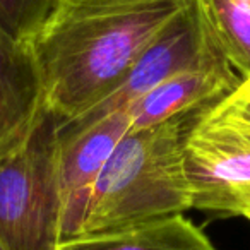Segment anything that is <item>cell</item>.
I'll list each match as a JSON object with an SVG mask.
<instances>
[{"label":"cell","instance_id":"cell-1","mask_svg":"<svg viewBox=\"0 0 250 250\" xmlns=\"http://www.w3.org/2000/svg\"><path fill=\"white\" fill-rule=\"evenodd\" d=\"M188 0H65L31 43L43 103L63 124L106 100Z\"/></svg>","mask_w":250,"mask_h":250},{"label":"cell","instance_id":"cell-2","mask_svg":"<svg viewBox=\"0 0 250 250\" xmlns=\"http://www.w3.org/2000/svg\"><path fill=\"white\" fill-rule=\"evenodd\" d=\"M201 111L143 129L130 127L94 185L77 236L132 229L192 209L184 144Z\"/></svg>","mask_w":250,"mask_h":250},{"label":"cell","instance_id":"cell-3","mask_svg":"<svg viewBox=\"0 0 250 250\" xmlns=\"http://www.w3.org/2000/svg\"><path fill=\"white\" fill-rule=\"evenodd\" d=\"M62 118L45 103L29 127L0 151V240L5 250H59Z\"/></svg>","mask_w":250,"mask_h":250},{"label":"cell","instance_id":"cell-4","mask_svg":"<svg viewBox=\"0 0 250 250\" xmlns=\"http://www.w3.org/2000/svg\"><path fill=\"white\" fill-rule=\"evenodd\" d=\"M225 98L204 108L185 136L192 209L250 221V130Z\"/></svg>","mask_w":250,"mask_h":250},{"label":"cell","instance_id":"cell-5","mask_svg":"<svg viewBox=\"0 0 250 250\" xmlns=\"http://www.w3.org/2000/svg\"><path fill=\"white\" fill-rule=\"evenodd\" d=\"M226 57L219 46L201 0H188L180 14L147 46L127 79L100 104L60 127V134H74L118 110H129L137 100L161 83L185 70Z\"/></svg>","mask_w":250,"mask_h":250},{"label":"cell","instance_id":"cell-6","mask_svg":"<svg viewBox=\"0 0 250 250\" xmlns=\"http://www.w3.org/2000/svg\"><path fill=\"white\" fill-rule=\"evenodd\" d=\"M132 127L129 110H118L74 134H60L63 240L79 235L91 194L106 161Z\"/></svg>","mask_w":250,"mask_h":250},{"label":"cell","instance_id":"cell-7","mask_svg":"<svg viewBox=\"0 0 250 250\" xmlns=\"http://www.w3.org/2000/svg\"><path fill=\"white\" fill-rule=\"evenodd\" d=\"M243 77L226 57L185 70L161 83L129 108L132 127L143 129L178 115L204 110L238 87Z\"/></svg>","mask_w":250,"mask_h":250},{"label":"cell","instance_id":"cell-8","mask_svg":"<svg viewBox=\"0 0 250 250\" xmlns=\"http://www.w3.org/2000/svg\"><path fill=\"white\" fill-rule=\"evenodd\" d=\"M42 104V81L31 46L0 26V151L28 129Z\"/></svg>","mask_w":250,"mask_h":250},{"label":"cell","instance_id":"cell-9","mask_svg":"<svg viewBox=\"0 0 250 250\" xmlns=\"http://www.w3.org/2000/svg\"><path fill=\"white\" fill-rule=\"evenodd\" d=\"M59 250H218L201 226L185 214L163 221L104 233L76 236L60 243Z\"/></svg>","mask_w":250,"mask_h":250},{"label":"cell","instance_id":"cell-10","mask_svg":"<svg viewBox=\"0 0 250 250\" xmlns=\"http://www.w3.org/2000/svg\"><path fill=\"white\" fill-rule=\"evenodd\" d=\"M219 46L236 72L250 77V0H201Z\"/></svg>","mask_w":250,"mask_h":250},{"label":"cell","instance_id":"cell-11","mask_svg":"<svg viewBox=\"0 0 250 250\" xmlns=\"http://www.w3.org/2000/svg\"><path fill=\"white\" fill-rule=\"evenodd\" d=\"M65 0H0V26L31 46Z\"/></svg>","mask_w":250,"mask_h":250},{"label":"cell","instance_id":"cell-12","mask_svg":"<svg viewBox=\"0 0 250 250\" xmlns=\"http://www.w3.org/2000/svg\"><path fill=\"white\" fill-rule=\"evenodd\" d=\"M225 100L250 130V77L243 79L238 87L231 91Z\"/></svg>","mask_w":250,"mask_h":250},{"label":"cell","instance_id":"cell-13","mask_svg":"<svg viewBox=\"0 0 250 250\" xmlns=\"http://www.w3.org/2000/svg\"><path fill=\"white\" fill-rule=\"evenodd\" d=\"M0 250H5V247H4V243H2V240H0Z\"/></svg>","mask_w":250,"mask_h":250}]
</instances>
